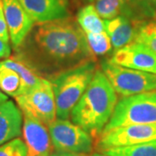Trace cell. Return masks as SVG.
<instances>
[{
	"label": "cell",
	"mask_w": 156,
	"mask_h": 156,
	"mask_svg": "<svg viewBox=\"0 0 156 156\" xmlns=\"http://www.w3.org/2000/svg\"><path fill=\"white\" fill-rule=\"evenodd\" d=\"M86 1H88V2H89V3H90V2H93L94 0H86Z\"/></svg>",
	"instance_id": "cell-30"
},
{
	"label": "cell",
	"mask_w": 156,
	"mask_h": 156,
	"mask_svg": "<svg viewBox=\"0 0 156 156\" xmlns=\"http://www.w3.org/2000/svg\"><path fill=\"white\" fill-rule=\"evenodd\" d=\"M134 124H156V91L122 97L103 131Z\"/></svg>",
	"instance_id": "cell-4"
},
{
	"label": "cell",
	"mask_w": 156,
	"mask_h": 156,
	"mask_svg": "<svg viewBox=\"0 0 156 156\" xmlns=\"http://www.w3.org/2000/svg\"><path fill=\"white\" fill-rule=\"evenodd\" d=\"M91 156H110V155H108L106 154H103V153H94Z\"/></svg>",
	"instance_id": "cell-28"
},
{
	"label": "cell",
	"mask_w": 156,
	"mask_h": 156,
	"mask_svg": "<svg viewBox=\"0 0 156 156\" xmlns=\"http://www.w3.org/2000/svg\"><path fill=\"white\" fill-rule=\"evenodd\" d=\"M87 156H88V155H87Z\"/></svg>",
	"instance_id": "cell-31"
},
{
	"label": "cell",
	"mask_w": 156,
	"mask_h": 156,
	"mask_svg": "<svg viewBox=\"0 0 156 156\" xmlns=\"http://www.w3.org/2000/svg\"><path fill=\"white\" fill-rule=\"evenodd\" d=\"M76 21L85 34L105 31L104 21L101 19L93 5L83 7L78 12Z\"/></svg>",
	"instance_id": "cell-18"
},
{
	"label": "cell",
	"mask_w": 156,
	"mask_h": 156,
	"mask_svg": "<svg viewBox=\"0 0 156 156\" xmlns=\"http://www.w3.org/2000/svg\"><path fill=\"white\" fill-rule=\"evenodd\" d=\"M61 2H62L65 5L68 6V4H69V0H60Z\"/></svg>",
	"instance_id": "cell-29"
},
{
	"label": "cell",
	"mask_w": 156,
	"mask_h": 156,
	"mask_svg": "<svg viewBox=\"0 0 156 156\" xmlns=\"http://www.w3.org/2000/svg\"><path fill=\"white\" fill-rule=\"evenodd\" d=\"M96 11L100 17L109 20L121 15L123 0H94Z\"/></svg>",
	"instance_id": "cell-22"
},
{
	"label": "cell",
	"mask_w": 156,
	"mask_h": 156,
	"mask_svg": "<svg viewBox=\"0 0 156 156\" xmlns=\"http://www.w3.org/2000/svg\"><path fill=\"white\" fill-rule=\"evenodd\" d=\"M156 140V124H134L103 131L96 138L100 153L113 147L136 145Z\"/></svg>",
	"instance_id": "cell-8"
},
{
	"label": "cell",
	"mask_w": 156,
	"mask_h": 156,
	"mask_svg": "<svg viewBox=\"0 0 156 156\" xmlns=\"http://www.w3.org/2000/svg\"><path fill=\"white\" fill-rule=\"evenodd\" d=\"M87 41L92 53L95 56H104L112 50V43L106 31L86 34Z\"/></svg>",
	"instance_id": "cell-21"
},
{
	"label": "cell",
	"mask_w": 156,
	"mask_h": 156,
	"mask_svg": "<svg viewBox=\"0 0 156 156\" xmlns=\"http://www.w3.org/2000/svg\"><path fill=\"white\" fill-rule=\"evenodd\" d=\"M11 46L9 44V42H6L0 37V59L8 58L11 56Z\"/></svg>",
	"instance_id": "cell-25"
},
{
	"label": "cell",
	"mask_w": 156,
	"mask_h": 156,
	"mask_svg": "<svg viewBox=\"0 0 156 156\" xmlns=\"http://www.w3.org/2000/svg\"><path fill=\"white\" fill-rule=\"evenodd\" d=\"M0 156H28V149L22 139L15 138L0 146Z\"/></svg>",
	"instance_id": "cell-23"
},
{
	"label": "cell",
	"mask_w": 156,
	"mask_h": 156,
	"mask_svg": "<svg viewBox=\"0 0 156 156\" xmlns=\"http://www.w3.org/2000/svg\"><path fill=\"white\" fill-rule=\"evenodd\" d=\"M34 22L54 21L69 17L68 6L60 0H19Z\"/></svg>",
	"instance_id": "cell-12"
},
{
	"label": "cell",
	"mask_w": 156,
	"mask_h": 156,
	"mask_svg": "<svg viewBox=\"0 0 156 156\" xmlns=\"http://www.w3.org/2000/svg\"><path fill=\"white\" fill-rule=\"evenodd\" d=\"M0 37L4 39L6 42H9L10 35L7 27V23L4 13V7H3V1L0 0Z\"/></svg>",
	"instance_id": "cell-24"
},
{
	"label": "cell",
	"mask_w": 156,
	"mask_h": 156,
	"mask_svg": "<svg viewBox=\"0 0 156 156\" xmlns=\"http://www.w3.org/2000/svg\"><path fill=\"white\" fill-rule=\"evenodd\" d=\"M2 62L7 67L14 69L20 76L27 91L33 89L44 78L39 75V73L27 61V59H23L20 56L11 57L5 61H2Z\"/></svg>",
	"instance_id": "cell-16"
},
{
	"label": "cell",
	"mask_w": 156,
	"mask_h": 156,
	"mask_svg": "<svg viewBox=\"0 0 156 156\" xmlns=\"http://www.w3.org/2000/svg\"><path fill=\"white\" fill-rule=\"evenodd\" d=\"M136 23L134 41L150 48L156 54V20H147Z\"/></svg>",
	"instance_id": "cell-20"
},
{
	"label": "cell",
	"mask_w": 156,
	"mask_h": 156,
	"mask_svg": "<svg viewBox=\"0 0 156 156\" xmlns=\"http://www.w3.org/2000/svg\"><path fill=\"white\" fill-rule=\"evenodd\" d=\"M116 104L115 90L101 69H96L83 95L73 108L71 121L96 139L109 122Z\"/></svg>",
	"instance_id": "cell-2"
},
{
	"label": "cell",
	"mask_w": 156,
	"mask_h": 156,
	"mask_svg": "<svg viewBox=\"0 0 156 156\" xmlns=\"http://www.w3.org/2000/svg\"><path fill=\"white\" fill-rule=\"evenodd\" d=\"M4 13L11 44L18 48L30 32L34 20L24 10L19 0H2Z\"/></svg>",
	"instance_id": "cell-10"
},
{
	"label": "cell",
	"mask_w": 156,
	"mask_h": 156,
	"mask_svg": "<svg viewBox=\"0 0 156 156\" xmlns=\"http://www.w3.org/2000/svg\"><path fill=\"white\" fill-rule=\"evenodd\" d=\"M22 114L13 101L0 102V146L21 134Z\"/></svg>",
	"instance_id": "cell-13"
},
{
	"label": "cell",
	"mask_w": 156,
	"mask_h": 156,
	"mask_svg": "<svg viewBox=\"0 0 156 156\" xmlns=\"http://www.w3.org/2000/svg\"><path fill=\"white\" fill-rule=\"evenodd\" d=\"M109 61L122 67L156 74V54L136 41L115 50Z\"/></svg>",
	"instance_id": "cell-9"
},
{
	"label": "cell",
	"mask_w": 156,
	"mask_h": 156,
	"mask_svg": "<svg viewBox=\"0 0 156 156\" xmlns=\"http://www.w3.org/2000/svg\"><path fill=\"white\" fill-rule=\"evenodd\" d=\"M102 153L110 156H156V140L136 145L113 147Z\"/></svg>",
	"instance_id": "cell-19"
},
{
	"label": "cell",
	"mask_w": 156,
	"mask_h": 156,
	"mask_svg": "<svg viewBox=\"0 0 156 156\" xmlns=\"http://www.w3.org/2000/svg\"><path fill=\"white\" fill-rule=\"evenodd\" d=\"M104 25L115 51L134 41L136 23L127 17L119 15L115 18L104 20Z\"/></svg>",
	"instance_id": "cell-14"
},
{
	"label": "cell",
	"mask_w": 156,
	"mask_h": 156,
	"mask_svg": "<svg viewBox=\"0 0 156 156\" xmlns=\"http://www.w3.org/2000/svg\"><path fill=\"white\" fill-rule=\"evenodd\" d=\"M48 127L56 151L88 155L93 150L94 138L72 122L56 119Z\"/></svg>",
	"instance_id": "cell-7"
},
{
	"label": "cell",
	"mask_w": 156,
	"mask_h": 156,
	"mask_svg": "<svg viewBox=\"0 0 156 156\" xmlns=\"http://www.w3.org/2000/svg\"><path fill=\"white\" fill-rule=\"evenodd\" d=\"M22 131L28 156H50L53 153L54 147L47 125L24 115Z\"/></svg>",
	"instance_id": "cell-11"
},
{
	"label": "cell",
	"mask_w": 156,
	"mask_h": 156,
	"mask_svg": "<svg viewBox=\"0 0 156 156\" xmlns=\"http://www.w3.org/2000/svg\"><path fill=\"white\" fill-rule=\"evenodd\" d=\"M32 62L36 70L50 76L95 60L86 34L77 21L65 17L39 23L32 35Z\"/></svg>",
	"instance_id": "cell-1"
},
{
	"label": "cell",
	"mask_w": 156,
	"mask_h": 156,
	"mask_svg": "<svg viewBox=\"0 0 156 156\" xmlns=\"http://www.w3.org/2000/svg\"><path fill=\"white\" fill-rule=\"evenodd\" d=\"M133 22L156 19V0H123L122 13Z\"/></svg>",
	"instance_id": "cell-15"
},
{
	"label": "cell",
	"mask_w": 156,
	"mask_h": 156,
	"mask_svg": "<svg viewBox=\"0 0 156 156\" xmlns=\"http://www.w3.org/2000/svg\"><path fill=\"white\" fill-rule=\"evenodd\" d=\"M101 69L122 97L156 91V74L122 67L109 60L101 63Z\"/></svg>",
	"instance_id": "cell-5"
},
{
	"label": "cell",
	"mask_w": 156,
	"mask_h": 156,
	"mask_svg": "<svg viewBox=\"0 0 156 156\" xmlns=\"http://www.w3.org/2000/svg\"><path fill=\"white\" fill-rule=\"evenodd\" d=\"M0 89L6 95L15 98L27 92L20 76L2 62H0Z\"/></svg>",
	"instance_id": "cell-17"
},
{
	"label": "cell",
	"mask_w": 156,
	"mask_h": 156,
	"mask_svg": "<svg viewBox=\"0 0 156 156\" xmlns=\"http://www.w3.org/2000/svg\"><path fill=\"white\" fill-rule=\"evenodd\" d=\"M50 156H87L84 154H77L73 153H67V152H61V151H55L53 152Z\"/></svg>",
	"instance_id": "cell-26"
},
{
	"label": "cell",
	"mask_w": 156,
	"mask_h": 156,
	"mask_svg": "<svg viewBox=\"0 0 156 156\" xmlns=\"http://www.w3.org/2000/svg\"><path fill=\"white\" fill-rule=\"evenodd\" d=\"M5 101H8V96L0 89V102Z\"/></svg>",
	"instance_id": "cell-27"
},
{
	"label": "cell",
	"mask_w": 156,
	"mask_h": 156,
	"mask_svg": "<svg viewBox=\"0 0 156 156\" xmlns=\"http://www.w3.org/2000/svg\"><path fill=\"white\" fill-rule=\"evenodd\" d=\"M23 115L36 119L49 126L56 120L55 95L50 80L43 78L33 89L16 97Z\"/></svg>",
	"instance_id": "cell-6"
},
{
	"label": "cell",
	"mask_w": 156,
	"mask_h": 156,
	"mask_svg": "<svg viewBox=\"0 0 156 156\" xmlns=\"http://www.w3.org/2000/svg\"><path fill=\"white\" fill-rule=\"evenodd\" d=\"M96 69L95 60H90L50 76L57 119H69L73 108L83 95Z\"/></svg>",
	"instance_id": "cell-3"
}]
</instances>
